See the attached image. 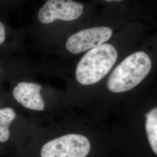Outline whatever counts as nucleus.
Here are the masks:
<instances>
[{
  "label": "nucleus",
  "mask_w": 157,
  "mask_h": 157,
  "mask_svg": "<svg viewBox=\"0 0 157 157\" xmlns=\"http://www.w3.org/2000/svg\"><path fill=\"white\" fill-rule=\"evenodd\" d=\"M0 72H1V69H0Z\"/></svg>",
  "instance_id": "12"
},
{
  "label": "nucleus",
  "mask_w": 157,
  "mask_h": 157,
  "mask_svg": "<svg viewBox=\"0 0 157 157\" xmlns=\"http://www.w3.org/2000/svg\"><path fill=\"white\" fill-rule=\"evenodd\" d=\"M16 116V112L12 108L6 107L0 109V123L8 127H10Z\"/></svg>",
  "instance_id": "8"
},
{
  "label": "nucleus",
  "mask_w": 157,
  "mask_h": 157,
  "mask_svg": "<svg viewBox=\"0 0 157 157\" xmlns=\"http://www.w3.org/2000/svg\"><path fill=\"white\" fill-rule=\"evenodd\" d=\"M112 35V29L107 26L86 29L71 36L65 47L70 53L78 54L105 43Z\"/></svg>",
  "instance_id": "5"
},
{
  "label": "nucleus",
  "mask_w": 157,
  "mask_h": 157,
  "mask_svg": "<svg viewBox=\"0 0 157 157\" xmlns=\"http://www.w3.org/2000/svg\"><path fill=\"white\" fill-rule=\"evenodd\" d=\"M6 28L3 23L0 21V45L2 44L6 40Z\"/></svg>",
  "instance_id": "10"
},
{
  "label": "nucleus",
  "mask_w": 157,
  "mask_h": 157,
  "mask_svg": "<svg viewBox=\"0 0 157 157\" xmlns=\"http://www.w3.org/2000/svg\"><path fill=\"white\" fill-rule=\"evenodd\" d=\"M117 59V51L109 44L104 43L91 49L84 54L76 67V80L84 86L99 82L109 73Z\"/></svg>",
  "instance_id": "2"
},
{
  "label": "nucleus",
  "mask_w": 157,
  "mask_h": 157,
  "mask_svg": "<svg viewBox=\"0 0 157 157\" xmlns=\"http://www.w3.org/2000/svg\"><path fill=\"white\" fill-rule=\"evenodd\" d=\"M91 144L84 136L69 134L53 139L43 146L41 157H86Z\"/></svg>",
  "instance_id": "3"
},
{
  "label": "nucleus",
  "mask_w": 157,
  "mask_h": 157,
  "mask_svg": "<svg viewBox=\"0 0 157 157\" xmlns=\"http://www.w3.org/2000/svg\"><path fill=\"white\" fill-rule=\"evenodd\" d=\"M145 127L150 146L157 155V107L146 113Z\"/></svg>",
  "instance_id": "7"
},
{
  "label": "nucleus",
  "mask_w": 157,
  "mask_h": 157,
  "mask_svg": "<svg viewBox=\"0 0 157 157\" xmlns=\"http://www.w3.org/2000/svg\"><path fill=\"white\" fill-rule=\"evenodd\" d=\"M104 1H107V2H112V1H122V0H104Z\"/></svg>",
  "instance_id": "11"
},
{
  "label": "nucleus",
  "mask_w": 157,
  "mask_h": 157,
  "mask_svg": "<svg viewBox=\"0 0 157 157\" xmlns=\"http://www.w3.org/2000/svg\"><path fill=\"white\" fill-rule=\"evenodd\" d=\"M42 87L33 82H22L13 89L12 94L15 100L23 107L37 111H43L45 103L41 95Z\"/></svg>",
  "instance_id": "6"
},
{
  "label": "nucleus",
  "mask_w": 157,
  "mask_h": 157,
  "mask_svg": "<svg viewBox=\"0 0 157 157\" xmlns=\"http://www.w3.org/2000/svg\"><path fill=\"white\" fill-rule=\"evenodd\" d=\"M10 136L9 127L0 123V143H5L8 140Z\"/></svg>",
  "instance_id": "9"
},
{
  "label": "nucleus",
  "mask_w": 157,
  "mask_h": 157,
  "mask_svg": "<svg viewBox=\"0 0 157 157\" xmlns=\"http://www.w3.org/2000/svg\"><path fill=\"white\" fill-rule=\"evenodd\" d=\"M84 6L73 0H48L40 9L38 19L43 24H50L56 20L70 22L82 15Z\"/></svg>",
  "instance_id": "4"
},
{
  "label": "nucleus",
  "mask_w": 157,
  "mask_h": 157,
  "mask_svg": "<svg viewBox=\"0 0 157 157\" xmlns=\"http://www.w3.org/2000/svg\"><path fill=\"white\" fill-rule=\"evenodd\" d=\"M151 67V60L146 52H135L114 69L108 79L107 88L114 93L132 90L146 78Z\"/></svg>",
  "instance_id": "1"
}]
</instances>
